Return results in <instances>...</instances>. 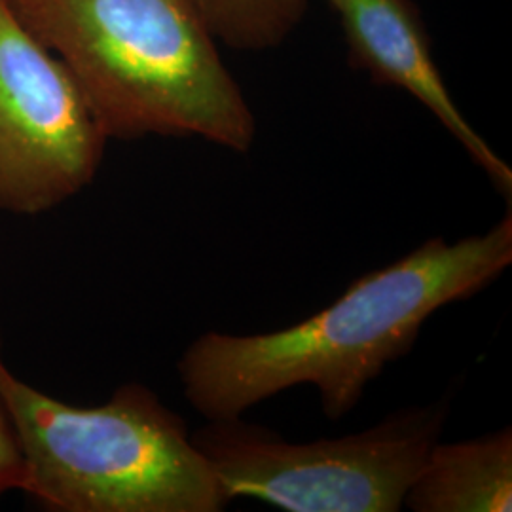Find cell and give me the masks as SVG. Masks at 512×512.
<instances>
[{
  "label": "cell",
  "instance_id": "obj_1",
  "mask_svg": "<svg viewBox=\"0 0 512 512\" xmlns=\"http://www.w3.org/2000/svg\"><path fill=\"white\" fill-rule=\"evenodd\" d=\"M511 264V211L482 234L454 243L427 239L361 275L293 327L198 336L179 361L184 397L205 420H228L291 387L311 385L325 418L342 420L385 366L412 349L431 315L490 287Z\"/></svg>",
  "mask_w": 512,
  "mask_h": 512
},
{
  "label": "cell",
  "instance_id": "obj_2",
  "mask_svg": "<svg viewBox=\"0 0 512 512\" xmlns=\"http://www.w3.org/2000/svg\"><path fill=\"white\" fill-rule=\"evenodd\" d=\"M6 2L65 63L109 139L253 147L255 114L192 0Z\"/></svg>",
  "mask_w": 512,
  "mask_h": 512
},
{
  "label": "cell",
  "instance_id": "obj_3",
  "mask_svg": "<svg viewBox=\"0 0 512 512\" xmlns=\"http://www.w3.org/2000/svg\"><path fill=\"white\" fill-rule=\"evenodd\" d=\"M23 490L57 512H220L232 501L183 418L141 384L73 406L8 372Z\"/></svg>",
  "mask_w": 512,
  "mask_h": 512
},
{
  "label": "cell",
  "instance_id": "obj_4",
  "mask_svg": "<svg viewBox=\"0 0 512 512\" xmlns=\"http://www.w3.org/2000/svg\"><path fill=\"white\" fill-rule=\"evenodd\" d=\"M448 403L395 412L340 439L289 442L238 418L192 435L230 501L253 497L287 512H397L439 442Z\"/></svg>",
  "mask_w": 512,
  "mask_h": 512
},
{
  "label": "cell",
  "instance_id": "obj_5",
  "mask_svg": "<svg viewBox=\"0 0 512 512\" xmlns=\"http://www.w3.org/2000/svg\"><path fill=\"white\" fill-rule=\"evenodd\" d=\"M107 141L65 63L0 0V211L35 217L71 200Z\"/></svg>",
  "mask_w": 512,
  "mask_h": 512
},
{
  "label": "cell",
  "instance_id": "obj_6",
  "mask_svg": "<svg viewBox=\"0 0 512 512\" xmlns=\"http://www.w3.org/2000/svg\"><path fill=\"white\" fill-rule=\"evenodd\" d=\"M348 40L351 59L376 82L416 97L458 141L495 190L511 200L512 169L463 116L448 92L410 0H329Z\"/></svg>",
  "mask_w": 512,
  "mask_h": 512
},
{
  "label": "cell",
  "instance_id": "obj_7",
  "mask_svg": "<svg viewBox=\"0 0 512 512\" xmlns=\"http://www.w3.org/2000/svg\"><path fill=\"white\" fill-rule=\"evenodd\" d=\"M404 507L414 512L512 511V431L463 442H435Z\"/></svg>",
  "mask_w": 512,
  "mask_h": 512
},
{
  "label": "cell",
  "instance_id": "obj_8",
  "mask_svg": "<svg viewBox=\"0 0 512 512\" xmlns=\"http://www.w3.org/2000/svg\"><path fill=\"white\" fill-rule=\"evenodd\" d=\"M205 25L236 50L279 46L304 18L310 0H192Z\"/></svg>",
  "mask_w": 512,
  "mask_h": 512
},
{
  "label": "cell",
  "instance_id": "obj_9",
  "mask_svg": "<svg viewBox=\"0 0 512 512\" xmlns=\"http://www.w3.org/2000/svg\"><path fill=\"white\" fill-rule=\"evenodd\" d=\"M8 372L0 344V499L8 492H21L25 480V458L19 442L18 425L4 389Z\"/></svg>",
  "mask_w": 512,
  "mask_h": 512
}]
</instances>
